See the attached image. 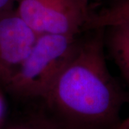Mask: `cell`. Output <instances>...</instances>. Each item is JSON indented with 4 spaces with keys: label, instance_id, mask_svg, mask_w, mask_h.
I'll return each instance as SVG.
<instances>
[{
    "label": "cell",
    "instance_id": "cell-11",
    "mask_svg": "<svg viewBox=\"0 0 129 129\" xmlns=\"http://www.w3.org/2000/svg\"><path fill=\"white\" fill-rule=\"evenodd\" d=\"M79 1L81 2V4H82L85 7L88 8V3H89V2H90V0H79Z\"/></svg>",
    "mask_w": 129,
    "mask_h": 129
},
{
    "label": "cell",
    "instance_id": "cell-8",
    "mask_svg": "<svg viewBox=\"0 0 129 129\" xmlns=\"http://www.w3.org/2000/svg\"><path fill=\"white\" fill-rule=\"evenodd\" d=\"M16 0H0V12L15 7Z\"/></svg>",
    "mask_w": 129,
    "mask_h": 129
},
{
    "label": "cell",
    "instance_id": "cell-4",
    "mask_svg": "<svg viewBox=\"0 0 129 129\" xmlns=\"http://www.w3.org/2000/svg\"><path fill=\"white\" fill-rule=\"evenodd\" d=\"M38 35L15 7L0 12V85L3 87L26 58Z\"/></svg>",
    "mask_w": 129,
    "mask_h": 129
},
{
    "label": "cell",
    "instance_id": "cell-9",
    "mask_svg": "<svg viewBox=\"0 0 129 129\" xmlns=\"http://www.w3.org/2000/svg\"><path fill=\"white\" fill-rule=\"evenodd\" d=\"M118 129H129V115L125 119L121 120Z\"/></svg>",
    "mask_w": 129,
    "mask_h": 129
},
{
    "label": "cell",
    "instance_id": "cell-7",
    "mask_svg": "<svg viewBox=\"0 0 129 129\" xmlns=\"http://www.w3.org/2000/svg\"><path fill=\"white\" fill-rule=\"evenodd\" d=\"M5 129H53L39 115L32 116L28 120L10 125Z\"/></svg>",
    "mask_w": 129,
    "mask_h": 129
},
{
    "label": "cell",
    "instance_id": "cell-1",
    "mask_svg": "<svg viewBox=\"0 0 129 129\" xmlns=\"http://www.w3.org/2000/svg\"><path fill=\"white\" fill-rule=\"evenodd\" d=\"M89 30L40 99L38 115L53 129H118L121 123L128 98L106 62L105 29Z\"/></svg>",
    "mask_w": 129,
    "mask_h": 129
},
{
    "label": "cell",
    "instance_id": "cell-5",
    "mask_svg": "<svg viewBox=\"0 0 129 129\" xmlns=\"http://www.w3.org/2000/svg\"><path fill=\"white\" fill-rule=\"evenodd\" d=\"M105 46L129 86V21L106 28Z\"/></svg>",
    "mask_w": 129,
    "mask_h": 129
},
{
    "label": "cell",
    "instance_id": "cell-10",
    "mask_svg": "<svg viewBox=\"0 0 129 129\" xmlns=\"http://www.w3.org/2000/svg\"><path fill=\"white\" fill-rule=\"evenodd\" d=\"M4 113H5V105H4L3 100H2V97L0 95V124L2 122L3 116H4Z\"/></svg>",
    "mask_w": 129,
    "mask_h": 129
},
{
    "label": "cell",
    "instance_id": "cell-2",
    "mask_svg": "<svg viewBox=\"0 0 129 129\" xmlns=\"http://www.w3.org/2000/svg\"><path fill=\"white\" fill-rule=\"evenodd\" d=\"M79 40V35L40 34L4 88L20 99L40 100L73 57Z\"/></svg>",
    "mask_w": 129,
    "mask_h": 129
},
{
    "label": "cell",
    "instance_id": "cell-6",
    "mask_svg": "<svg viewBox=\"0 0 129 129\" xmlns=\"http://www.w3.org/2000/svg\"><path fill=\"white\" fill-rule=\"evenodd\" d=\"M129 21V0H115L99 13H90L84 30L109 27Z\"/></svg>",
    "mask_w": 129,
    "mask_h": 129
},
{
    "label": "cell",
    "instance_id": "cell-3",
    "mask_svg": "<svg viewBox=\"0 0 129 129\" xmlns=\"http://www.w3.org/2000/svg\"><path fill=\"white\" fill-rule=\"evenodd\" d=\"M15 9L39 35H79L90 14L79 0H16Z\"/></svg>",
    "mask_w": 129,
    "mask_h": 129
}]
</instances>
